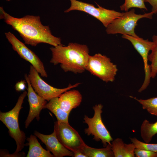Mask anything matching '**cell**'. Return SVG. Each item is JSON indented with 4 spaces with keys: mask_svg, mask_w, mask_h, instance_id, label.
Listing matches in <instances>:
<instances>
[{
    "mask_svg": "<svg viewBox=\"0 0 157 157\" xmlns=\"http://www.w3.org/2000/svg\"><path fill=\"white\" fill-rule=\"evenodd\" d=\"M28 142L26 146H29V150L27 157H54V156L50 151L44 149L41 145L34 135H31L27 138Z\"/></svg>",
    "mask_w": 157,
    "mask_h": 157,
    "instance_id": "cell-16",
    "label": "cell"
},
{
    "mask_svg": "<svg viewBox=\"0 0 157 157\" xmlns=\"http://www.w3.org/2000/svg\"><path fill=\"white\" fill-rule=\"evenodd\" d=\"M153 14L151 12L143 14H137L135 13L134 9H132L123 13L121 16L113 21L107 27L106 32L108 34L119 33L138 37L135 32L138 21L143 18L151 19Z\"/></svg>",
    "mask_w": 157,
    "mask_h": 157,
    "instance_id": "cell-4",
    "label": "cell"
},
{
    "mask_svg": "<svg viewBox=\"0 0 157 157\" xmlns=\"http://www.w3.org/2000/svg\"><path fill=\"white\" fill-rule=\"evenodd\" d=\"M88 157H114L111 145L108 144L102 148H95L90 147L86 144L81 150Z\"/></svg>",
    "mask_w": 157,
    "mask_h": 157,
    "instance_id": "cell-18",
    "label": "cell"
},
{
    "mask_svg": "<svg viewBox=\"0 0 157 157\" xmlns=\"http://www.w3.org/2000/svg\"><path fill=\"white\" fill-rule=\"evenodd\" d=\"M82 96L78 90H68L62 94L58 98V103L61 108L69 114L72 110L76 108L82 101Z\"/></svg>",
    "mask_w": 157,
    "mask_h": 157,
    "instance_id": "cell-14",
    "label": "cell"
},
{
    "mask_svg": "<svg viewBox=\"0 0 157 157\" xmlns=\"http://www.w3.org/2000/svg\"><path fill=\"white\" fill-rule=\"evenodd\" d=\"M26 80H22L16 83L15 85V89L17 92L24 91L26 88Z\"/></svg>",
    "mask_w": 157,
    "mask_h": 157,
    "instance_id": "cell-25",
    "label": "cell"
},
{
    "mask_svg": "<svg viewBox=\"0 0 157 157\" xmlns=\"http://www.w3.org/2000/svg\"><path fill=\"white\" fill-rule=\"evenodd\" d=\"M144 2L149 3L152 6L151 12L153 14L157 13V0H144Z\"/></svg>",
    "mask_w": 157,
    "mask_h": 157,
    "instance_id": "cell-26",
    "label": "cell"
},
{
    "mask_svg": "<svg viewBox=\"0 0 157 157\" xmlns=\"http://www.w3.org/2000/svg\"><path fill=\"white\" fill-rule=\"evenodd\" d=\"M24 78L28 85L27 95L29 106L28 114L25 122V127L26 129L35 118L39 121L40 112L44 108L47 103V100L35 92L31 84L27 74H25Z\"/></svg>",
    "mask_w": 157,
    "mask_h": 157,
    "instance_id": "cell-12",
    "label": "cell"
},
{
    "mask_svg": "<svg viewBox=\"0 0 157 157\" xmlns=\"http://www.w3.org/2000/svg\"><path fill=\"white\" fill-rule=\"evenodd\" d=\"M6 1H10V0H6Z\"/></svg>",
    "mask_w": 157,
    "mask_h": 157,
    "instance_id": "cell-28",
    "label": "cell"
},
{
    "mask_svg": "<svg viewBox=\"0 0 157 157\" xmlns=\"http://www.w3.org/2000/svg\"><path fill=\"white\" fill-rule=\"evenodd\" d=\"M140 133L144 142L149 143L153 136L157 133V121L151 123L147 120H144L141 126Z\"/></svg>",
    "mask_w": 157,
    "mask_h": 157,
    "instance_id": "cell-19",
    "label": "cell"
},
{
    "mask_svg": "<svg viewBox=\"0 0 157 157\" xmlns=\"http://www.w3.org/2000/svg\"><path fill=\"white\" fill-rule=\"evenodd\" d=\"M69 0L71 6L64 11L65 13L73 10L84 12L97 19L106 27L113 21L120 17L123 14V13L106 9L97 4L98 7L97 8L92 4L76 0Z\"/></svg>",
    "mask_w": 157,
    "mask_h": 157,
    "instance_id": "cell-8",
    "label": "cell"
},
{
    "mask_svg": "<svg viewBox=\"0 0 157 157\" xmlns=\"http://www.w3.org/2000/svg\"><path fill=\"white\" fill-rule=\"evenodd\" d=\"M54 130L60 142L73 152L81 150L86 144L78 132L69 123L57 120L55 123Z\"/></svg>",
    "mask_w": 157,
    "mask_h": 157,
    "instance_id": "cell-9",
    "label": "cell"
},
{
    "mask_svg": "<svg viewBox=\"0 0 157 157\" xmlns=\"http://www.w3.org/2000/svg\"><path fill=\"white\" fill-rule=\"evenodd\" d=\"M28 76L35 92L39 95L48 101L53 98L59 97L65 92L76 87L81 84L80 83H77L73 85L69 84L67 87L63 88L54 87L41 78L39 73L32 65L30 66Z\"/></svg>",
    "mask_w": 157,
    "mask_h": 157,
    "instance_id": "cell-7",
    "label": "cell"
},
{
    "mask_svg": "<svg viewBox=\"0 0 157 157\" xmlns=\"http://www.w3.org/2000/svg\"><path fill=\"white\" fill-rule=\"evenodd\" d=\"M73 153L74 157H88L81 150L76 151Z\"/></svg>",
    "mask_w": 157,
    "mask_h": 157,
    "instance_id": "cell-27",
    "label": "cell"
},
{
    "mask_svg": "<svg viewBox=\"0 0 157 157\" xmlns=\"http://www.w3.org/2000/svg\"><path fill=\"white\" fill-rule=\"evenodd\" d=\"M52 57L50 63L54 65L60 64L65 72L81 73L86 70L90 56L87 45L76 43H69L67 46L63 44L50 48Z\"/></svg>",
    "mask_w": 157,
    "mask_h": 157,
    "instance_id": "cell-2",
    "label": "cell"
},
{
    "mask_svg": "<svg viewBox=\"0 0 157 157\" xmlns=\"http://www.w3.org/2000/svg\"><path fill=\"white\" fill-rule=\"evenodd\" d=\"M153 46L151 53L149 55L148 60L151 63L150 65L151 76L154 78L157 74V35L152 37Z\"/></svg>",
    "mask_w": 157,
    "mask_h": 157,
    "instance_id": "cell-20",
    "label": "cell"
},
{
    "mask_svg": "<svg viewBox=\"0 0 157 157\" xmlns=\"http://www.w3.org/2000/svg\"><path fill=\"white\" fill-rule=\"evenodd\" d=\"M0 18L17 31L25 43L36 46L41 43L49 44L53 47L62 44L60 38L53 35L49 26L42 24L39 16L26 15L21 18L14 17L0 7Z\"/></svg>",
    "mask_w": 157,
    "mask_h": 157,
    "instance_id": "cell-1",
    "label": "cell"
},
{
    "mask_svg": "<svg viewBox=\"0 0 157 157\" xmlns=\"http://www.w3.org/2000/svg\"><path fill=\"white\" fill-rule=\"evenodd\" d=\"M103 106L101 104L95 105L92 107L94 115L92 118L85 115L83 122L87 124L88 128L84 130L85 134L88 135L94 136L93 139L96 141H101L104 147L108 144L111 145L113 140L110 132L107 129L103 122L101 114Z\"/></svg>",
    "mask_w": 157,
    "mask_h": 157,
    "instance_id": "cell-6",
    "label": "cell"
},
{
    "mask_svg": "<svg viewBox=\"0 0 157 157\" xmlns=\"http://www.w3.org/2000/svg\"><path fill=\"white\" fill-rule=\"evenodd\" d=\"M134 153L136 157H157V152L139 148H135Z\"/></svg>",
    "mask_w": 157,
    "mask_h": 157,
    "instance_id": "cell-24",
    "label": "cell"
},
{
    "mask_svg": "<svg viewBox=\"0 0 157 157\" xmlns=\"http://www.w3.org/2000/svg\"><path fill=\"white\" fill-rule=\"evenodd\" d=\"M136 148L145 149L157 152V144H150L142 142L135 138H130Z\"/></svg>",
    "mask_w": 157,
    "mask_h": 157,
    "instance_id": "cell-23",
    "label": "cell"
},
{
    "mask_svg": "<svg viewBox=\"0 0 157 157\" xmlns=\"http://www.w3.org/2000/svg\"><path fill=\"white\" fill-rule=\"evenodd\" d=\"M5 33L6 38L12 45L13 49L19 56L30 63L42 76L47 77L48 75L44 64L38 56L13 34L10 32Z\"/></svg>",
    "mask_w": 157,
    "mask_h": 157,
    "instance_id": "cell-10",
    "label": "cell"
},
{
    "mask_svg": "<svg viewBox=\"0 0 157 157\" xmlns=\"http://www.w3.org/2000/svg\"><path fill=\"white\" fill-rule=\"evenodd\" d=\"M136 8L147 10L145 4L144 0H125L124 3L120 6L122 11H128L131 8Z\"/></svg>",
    "mask_w": 157,
    "mask_h": 157,
    "instance_id": "cell-22",
    "label": "cell"
},
{
    "mask_svg": "<svg viewBox=\"0 0 157 157\" xmlns=\"http://www.w3.org/2000/svg\"><path fill=\"white\" fill-rule=\"evenodd\" d=\"M111 146L115 157H134V149L136 148L133 143L126 144L122 140L117 138L113 140Z\"/></svg>",
    "mask_w": 157,
    "mask_h": 157,
    "instance_id": "cell-15",
    "label": "cell"
},
{
    "mask_svg": "<svg viewBox=\"0 0 157 157\" xmlns=\"http://www.w3.org/2000/svg\"><path fill=\"white\" fill-rule=\"evenodd\" d=\"M59 97L53 98L46 104L44 109L46 108L55 116L57 121L69 123V114L64 111L60 107L58 103Z\"/></svg>",
    "mask_w": 157,
    "mask_h": 157,
    "instance_id": "cell-17",
    "label": "cell"
},
{
    "mask_svg": "<svg viewBox=\"0 0 157 157\" xmlns=\"http://www.w3.org/2000/svg\"><path fill=\"white\" fill-rule=\"evenodd\" d=\"M34 134L45 144L47 150L51 152L55 157H74L73 152L67 149L60 142L54 130L51 134L48 135L41 133L37 131H35Z\"/></svg>",
    "mask_w": 157,
    "mask_h": 157,
    "instance_id": "cell-13",
    "label": "cell"
},
{
    "mask_svg": "<svg viewBox=\"0 0 157 157\" xmlns=\"http://www.w3.org/2000/svg\"><path fill=\"white\" fill-rule=\"evenodd\" d=\"M86 69L106 83L113 81L118 71L109 58L100 53L90 56Z\"/></svg>",
    "mask_w": 157,
    "mask_h": 157,
    "instance_id": "cell-5",
    "label": "cell"
},
{
    "mask_svg": "<svg viewBox=\"0 0 157 157\" xmlns=\"http://www.w3.org/2000/svg\"><path fill=\"white\" fill-rule=\"evenodd\" d=\"M27 92L24 91L19 97L14 107L6 112H0V120L8 129L10 135L15 140L17 145L16 150L14 154H17L26 146L25 133L20 130L18 122L20 111L22 108L23 101L27 95Z\"/></svg>",
    "mask_w": 157,
    "mask_h": 157,
    "instance_id": "cell-3",
    "label": "cell"
},
{
    "mask_svg": "<svg viewBox=\"0 0 157 157\" xmlns=\"http://www.w3.org/2000/svg\"><path fill=\"white\" fill-rule=\"evenodd\" d=\"M137 101L142 106L144 109L146 110L151 115L157 116V97L146 99H138L136 97L130 96Z\"/></svg>",
    "mask_w": 157,
    "mask_h": 157,
    "instance_id": "cell-21",
    "label": "cell"
},
{
    "mask_svg": "<svg viewBox=\"0 0 157 157\" xmlns=\"http://www.w3.org/2000/svg\"><path fill=\"white\" fill-rule=\"evenodd\" d=\"M122 37L131 42L142 58L145 76L144 82L138 91L139 92H141L148 86L151 78L150 66V65H149L148 63V57L149 52L151 50L153 42L148 39L144 40L139 36L135 37L128 35L124 34Z\"/></svg>",
    "mask_w": 157,
    "mask_h": 157,
    "instance_id": "cell-11",
    "label": "cell"
}]
</instances>
